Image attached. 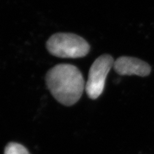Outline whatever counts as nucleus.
I'll use <instances>...</instances> for the list:
<instances>
[{
  "instance_id": "obj_1",
  "label": "nucleus",
  "mask_w": 154,
  "mask_h": 154,
  "mask_svg": "<svg viewBox=\"0 0 154 154\" xmlns=\"http://www.w3.org/2000/svg\"><path fill=\"white\" fill-rule=\"evenodd\" d=\"M46 83L54 98L67 106L75 104L80 99L86 85L82 74L77 67L64 63L50 69Z\"/></svg>"
},
{
  "instance_id": "obj_2",
  "label": "nucleus",
  "mask_w": 154,
  "mask_h": 154,
  "mask_svg": "<svg viewBox=\"0 0 154 154\" xmlns=\"http://www.w3.org/2000/svg\"><path fill=\"white\" fill-rule=\"evenodd\" d=\"M51 55L62 58H78L87 55L90 49L88 42L75 34L56 33L46 42Z\"/></svg>"
},
{
  "instance_id": "obj_3",
  "label": "nucleus",
  "mask_w": 154,
  "mask_h": 154,
  "mask_svg": "<svg viewBox=\"0 0 154 154\" xmlns=\"http://www.w3.org/2000/svg\"><path fill=\"white\" fill-rule=\"evenodd\" d=\"M114 63L113 58L109 54L100 55L94 62L85 85L86 92L90 99H97L103 93L106 78Z\"/></svg>"
},
{
  "instance_id": "obj_4",
  "label": "nucleus",
  "mask_w": 154,
  "mask_h": 154,
  "mask_svg": "<svg viewBox=\"0 0 154 154\" xmlns=\"http://www.w3.org/2000/svg\"><path fill=\"white\" fill-rule=\"evenodd\" d=\"M113 67L116 72L121 75L147 77L151 71V66L146 62L128 56H122L116 59Z\"/></svg>"
},
{
  "instance_id": "obj_5",
  "label": "nucleus",
  "mask_w": 154,
  "mask_h": 154,
  "mask_svg": "<svg viewBox=\"0 0 154 154\" xmlns=\"http://www.w3.org/2000/svg\"><path fill=\"white\" fill-rule=\"evenodd\" d=\"M4 154H30V153L22 144L11 142L6 146Z\"/></svg>"
}]
</instances>
